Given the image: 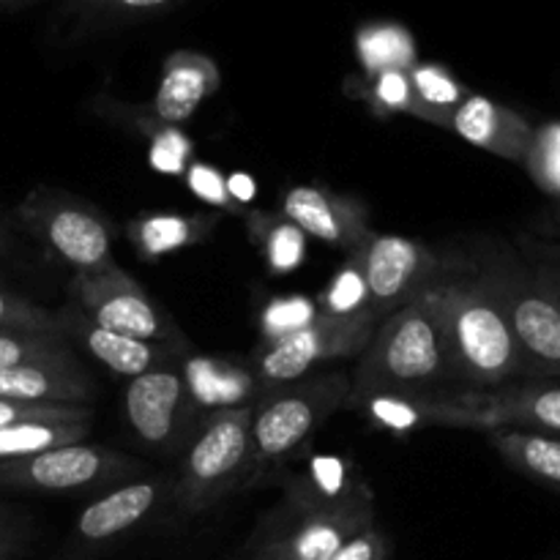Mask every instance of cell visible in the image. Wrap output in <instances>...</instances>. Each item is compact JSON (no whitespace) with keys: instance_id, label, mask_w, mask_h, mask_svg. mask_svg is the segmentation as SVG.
Returning <instances> with one entry per match:
<instances>
[{"instance_id":"7a4b0ae2","label":"cell","mask_w":560,"mask_h":560,"mask_svg":"<svg viewBox=\"0 0 560 560\" xmlns=\"http://www.w3.org/2000/svg\"><path fill=\"white\" fill-rule=\"evenodd\" d=\"M432 288L375 328L370 345L361 353L350 397L427 392L446 381L448 370Z\"/></svg>"},{"instance_id":"7402d4cb","label":"cell","mask_w":560,"mask_h":560,"mask_svg":"<svg viewBox=\"0 0 560 560\" xmlns=\"http://www.w3.org/2000/svg\"><path fill=\"white\" fill-rule=\"evenodd\" d=\"M91 421H16L0 427V463L31 457L55 446L82 443Z\"/></svg>"},{"instance_id":"277c9868","label":"cell","mask_w":560,"mask_h":560,"mask_svg":"<svg viewBox=\"0 0 560 560\" xmlns=\"http://www.w3.org/2000/svg\"><path fill=\"white\" fill-rule=\"evenodd\" d=\"M348 397L350 381L342 372L268 394L252 413V468H277L293 457Z\"/></svg>"},{"instance_id":"4dcf8cb0","label":"cell","mask_w":560,"mask_h":560,"mask_svg":"<svg viewBox=\"0 0 560 560\" xmlns=\"http://www.w3.org/2000/svg\"><path fill=\"white\" fill-rule=\"evenodd\" d=\"M386 556H388V539L375 528V525H372V528L361 530L359 536H353V539H350L331 560H386Z\"/></svg>"},{"instance_id":"3957f363","label":"cell","mask_w":560,"mask_h":560,"mask_svg":"<svg viewBox=\"0 0 560 560\" xmlns=\"http://www.w3.org/2000/svg\"><path fill=\"white\" fill-rule=\"evenodd\" d=\"M501 304L525 361V375L560 377V304L539 268L495 252L479 273Z\"/></svg>"},{"instance_id":"e575fe53","label":"cell","mask_w":560,"mask_h":560,"mask_svg":"<svg viewBox=\"0 0 560 560\" xmlns=\"http://www.w3.org/2000/svg\"><path fill=\"white\" fill-rule=\"evenodd\" d=\"M539 268V273L541 277H545V282L550 284V290L552 293H556V299H558V304H560V260H556V262H541V266H536Z\"/></svg>"},{"instance_id":"f546056e","label":"cell","mask_w":560,"mask_h":560,"mask_svg":"<svg viewBox=\"0 0 560 560\" xmlns=\"http://www.w3.org/2000/svg\"><path fill=\"white\" fill-rule=\"evenodd\" d=\"M16 421H93V410L85 405H33L0 399V427Z\"/></svg>"},{"instance_id":"484cf974","label":"cell","mask_w":560,"mask_h":560,"mask_svg":"<svg viewBox=\"0 0 560 560\" xmlns=\"http://www.w3.org/2000/svg\"><path fill=\"white\" fill-rule=\"evenodd\" d=\"M359 52L372 74L386 69H410L413 66V44L408 33L394 25L364 27L359 36Z\"/></svg>"},{"instance_id":"d4e9b609","label":"cell","mask_w":560,"mask_h":560,"mask_svg":"<svg viewBox=\"0 0 560 560\" xmlns=\"http://www.w3.org/2000/svg\"><path fill=\"white\" fill-rule=\"evenodd\" d=\"M71 361L74 359L60 337L0 331V372L27 364H71Z\"/></svg>"},{"instance_id":"ba28073f","label":"cell","mask_w":560,"mask_h":560,"mask_svg":"<svg viewBox=\"0 0 560 560\" xmlns=\"http://www.w3.org/2000/svg\"><path fill=\"white\" fill-rule=\"evenodd\" d=\"M20 219L52 255L69 262L74 273L96 271L115 262L109 230L96 213L77 206L69 197L33 191L20 206Z\"/></svg>"},{"instance_id":"cb8c5ba5","label":"cell","mask_w":560,"mask_h":560,"mask_svg":"<svg viewBox=\"0 0 560 560\" xmlns=\"http://www.w3.org/2000/svg\"><path fill=\"white\" fill-rule=\"evenodd\" d=\"M523 167L541 195L550 197L552 206L560 208V118L534 126Z\"/></svg>"},{"instance_id":"9a60e30c","label":"cell","mask_w":560,"mask_h":560,"mask_svg":"<svg viewBox=\"0 0 560 560\" xmlns=\"http://www.w3.org/2000/svg\"><path fill=\"white\" fill-rule=\"evenodd\" d=\"M448 129L470 145L514 164H523L534 135V126L525 115L479 93H468L463 98V104L452 113Z\"/></svg>"},{"instance_id":"ffe728a7","label":"cell","mask_w":560,"mask_h":560,"mask_svg":"<svg viewBox=\"0 0 560 560\" xmlns=\"http://www.w3.org/2000/svg\"><path fill=\"white\" fill-rule=\"evenodd\" d=\"M159 501V487L153 481H135L98 498L91 506L82 509L77 517V536L88 545H102L126 534L148 517Z\"/></svg>"},{"instance_id":"d590c367","label":"cell","mask_w":560,"mask_h":560,"mask_svg":"<svg viewBox=\"0 0 560 560\" xmlns=\"http://www.w3.org/2000/svg\"><path fill=\"white\" fill-rule=\"evenodd\" d=\"M20 558V539H0V560Z\"/></svg>"},{"instance_id":"5b68a950","label":"cell","mask_w":560,"mask_h":560,"mask_svg":"<svg viewBox=\"0 0 560 560\" xmlns=\"http://www.w3.org/2000/svg\"><path fill=\"white\" fill-rule=\"evenodd\" d=\"M252 408H230L206 421L175 485V501L184 512L213 506L252 468Z\"/></svg>"},{"instance_id":"5bb4252c","label":"cell","mask_w":560,"mask_h":560,"mask_svg":"<svg viewBox=\"0 0 560 560\" xmlns=\"http://www.w3.org/2000/svg\"><path fill=\"white\" fill-rule=\"evenodd\" d=\"M282 213L295 230L317 241L355 252L370 238V222L359 200L331 195L317 186H295L282 202Z\"/></svg>"},{"instance_id":"f1b7e54d","label":"cell","mask_w":560,"mask_h":560,"mask_svg":"<svg viewBox=\"0 0 560 560\" xmlns=\"http://www.w3.org/2000/svg\"><path fill=\"white\" fill-rule=\"evenodd\" d=\"M372 102L388 113H408L421 118V104L416 98L408 69H386L372 74Z\"/></svg>"},{"instance_id":"7c38bea8","label":"cell","mask_w":560,"mask_h":560,"mask_svg":"<svg viewBox=\"0 0 560 560\" xmlns=\"http://www.w3.org/2000/svg\"><path fill=\"white\" fill-rule=\"evenodd\" d=\"M366 419L383 430L408 432L419 427H470L485 432L481 424V392H408V394H372V397H348Z\"/></svg>"},{"instance_id":"44dd1931","label":"cell","mask_w":560,"mask_h":560,"mask_svg":"<svg viewBox=\"0 0 560 560\" xmlns=\"http://www.w3.org/2000/svg\"><path fill=\"white\" fill-rule=\"evenodd\" d=\"M485 435L503 463L560 495V438L517 430V427H498L487 430Z\"/></svg>"},{"instance_id":"6da1fadb","label":"cell","mask_w":560,"mask_h":560,"mask_svg":"<svg viewBox=\"0 0 560 560\" xmlns=\"http://www.w3.org/2000/svg\"><path fill=\"white\" fill-rule=\"evenodd\" d=\"M448 377L490 392L525 375V361L501 304L481 277L432 288Z\"/></svg>"},{"instance_id":"f35d334b","label":"cell","mask_w":560,"mask_h":560,"mask_svg":"<svg viewBox=\"0 0 560 560\" xmlns=\"http://www.w3.org/2000/svg\"><path fill=\"white\" fill-rule=\"evenodd\" d=\"M9 249H11V238H9V233H5L3 224H0V255H5Z\"/></svg>"},{"instance_id":"e0dca14e","label":"cell","mask_w":560,"mask_h":560,"mask_svg":"<svg viewBox=\"0 0 560 560\" xmlns=\"http://www.w3.org/2000/svg\"><path fill=\"white\" fill-rule=\"evenodd\" d=\"M481 424L487 430L517 427L560 438V383H523L481 392Z\"/></svg>"},{"instance_id":"9c48e42d","label":"cell","mask_w":560,"mask_h":560,"mask_svg":"<svg viewBox=\"0 0 560 560\" xmlns=\"http://www.w3.org/2000/svg\"><path fill=\"white\" fill-rule=\"evenodd\" d=\"M350 255L359 257L370 310L381 323L432 288L438 260L419 241L405 235H370Z\"/></svg>"},{"instance_id":"30bf717a","label":"cell","mask_w":560,"mask_h":560,"mask_svg":"<svg viewBox=\"0 0 560 560\" xmlns=\"http://www.w3.org/2000/svg\"><path fill=\"white\" fill-rule=\"evenodd\" d=\"M295 514L293 523L266 541L257 560H331L353 536L372 528L375 506L370 487L361 485L331 506Z\"/></svg>"},{"instance_id":"d6986e66","label":"cell","mask_w":560,"mask_h":560,"mask_svg":"<svg viewBox=\"0 0 560 560\" xmlns=\"http://www.w3.org/2000/svg\"><path fill=\"white\" fill-rule=\"evenodd\" d=\"M0 399L33 405H82L93 399V386L71 364H27L0 372Z\"/></svg>"},{"instance_id":"4fadbf2b","label":"cell","mask_w":560,"mask_h":560,"mask_svg":"<svg viewBox=\"0 0 560 560\" xmlns=\"http://www.w3.org/2000/svg\"><path fill=\"white\" fill-rule=\"evenodd\" d=\"M189 413V386L180 372L159 366L131 377L126 388V419L148 446H173L184 432Z\"/></svg>"},{"instance_id":"836d02e7","label":"cell","mask_w":560,"mask_h":560,"mask_svg":"<svg viewBox=\"0 0 560 560\" xmlns=\"http://www.w3.org/2000/svg\"><path fill=\"white\" fill-rule=\"evenodd\" d=\"M107 5H115L120 11H151L159 9V5L170 3V0H104Z\"/></svg>"},{"instance_id":"4316f807","label":"cell","mask_w":560,"mask_h":560,"mask_svg":"<svg viewBox=\"0 0 560 560\" xmlns=\"http://www.w3.org/2000/svg\"><path fill=\"white\" fill-rule=\"evenodd\" d=\"M0 331L11 334H47V337H63L60 320L42 310L38 304L11 295L0 288Z\"/></svg>"},{"instance_id":"d6a6232c","label":"cell","mask_w":560,"mask_h":560,"mask_svg":"<svg viewBox=\"0 0 560 560\" xmlns=\"http://www.w3.org/2000/svg\"><path fill=\"white\" fill-rule=\"evenodd\" d=\"M301 230L295 228H284L282 233V241H279V235H273L271 241V260L273 266L279 268V271H288V268H293L295 262H299V257L304 255V235L299 238Z\"/></svg>"},{"instance_id":"52a82bcc","label":"cell","mask_w":560,"mask_h":560,"mask_svg":"<svg viewBox=\"0 0 560 560\" xmlns=\"http://www.w3.org/2000/svg\"><path fill=\"white\" fill-rule=\"evenodd\" d=\"M69 295L71 304L88 320L107 328V331L159 345H170V339H178L173 323L156 310L145 290L129 273L120 271L115 262L96 268V271L74 273Z\"/></svg>"},{"instance_id":"8d00e7d4","label":"cell","mask_w":560,"mask_h":560,"mask_svg":"<svg viewBox=\"0 0 560 560\" xmlns=\"http://www.w3.org/2000/svg\"><path fill=\"white\" fill-rule=\"evenodd\" d=\"M0 539H20V534L14 528V520L5 512H0Z\"/></svg>"},{"instance_id":"8992f818","label":"cell","mask_w":560,"mask_h":560,"mask_svg":"<svg viewBox=\"0 0 560 560\" xmlns=\"http://www.w3.org/2000/svg\"><path fill=\"white\" fill-rule=\"evenodd\" d=\"M381 326L372 312L359 315H320L317 320L279 334L257 355V375L266 383H290L315 364L364 353L372 334Z\"/></svg>"},{"instance_id":"603a6c76","label":"cell","mask_w":560,"mask_h":560,"mask_svg":"<svg viewBox=\"0 0 560 560\" xmlns=\"http://www.w3.org/2000/svg\"><path fill=\"white\" fill-rule=\"evenodd\" d=\"M408 74L410 82H413L416 98L421 104V120H430V124L448 129L452 113L463 104L468 91L446 69L435 63H413Z\"/></svg>"},{"instance_id":"8fae6325","label":"cell","mask_w":560,"mask_h":560,"mask_svg":"<svg viewBox=\"0 0 560 560\" xmlns=\"http://www.w3.org/2000/svg\"><path fill=\"white\" fill-rule=\"evenodd\" d=\"M131 468L135 465L129 459L107 448L69 443V446H55L31 457L0 463V487L69 492L113 481L115 476L129 474Z\"/></svg>"},{"instance_id":"74e56055","label":"cell","mask_w":560,"mask_h":560,"mask_svg":"<svg viewBox=\"0 0 560 560\" xmlns=\"http://www.w3.org/2000/svg\"><path fill=\"white\" fill-rule=\"evenodd\" d=\"M547 230L560 238V208H552V217L547 219Z\"/></svg>"},{"instance_id":"83f0119b","label":"cell","mask_w":560,"mask_h":560,"mask_svg":"<svg viewBox=\"0 0 560 560\" xmlns=\"http://www.w3.org/2000/svg\"><path fill=\"white\" fill-rule=\"evenodd\" d=\"M323 315H359V312H372L370 299H366L364 273H361L359 257L350 255L348 268H342L328 293L323 295Z\"/></svg>"},{"instance_id":"ac0fdd59","label":"cell","mask_w":560,"mask_h":560,"mask_svg":"<svg viewBox=\"0 0 560 560\" xmlns=\"http://www.w3.org/2000/svg\"><path fill=\"white\" fill-rule=\"evenodd\" d=\"M219 88V71L211 58L200 52L170 55L164 63L162 82H159L156 98H153V113L167 124H184L186 118L197 113L202 98Z\"/></svg>"},{"instance_id":"1f68e13d","label":"cell","mask_w":560,"mask_h":560,"mask_svg":"<svg viewBox=\"0 0 560 560\" xmlns=\"http://www.w3.org/2000/svg\"><path fill=\"white\" fill-rule=\"evenodd\" d=\"M189 186L202 197V200H211L217 206H228V184H224L222 175L217 170L206 167V164H195L189 170Z\"/></svg>"},{"instance_id":"2e32d148","label":"cell","mask_w":560,"mask_h":560,"mask_svg":"<svg viewBox=\"0 0 560 560\" xmlns=\"http://www.w3.org/2000/svg\"><path fill=\"white\" fill-rule=\"evenodd\" d=\"M60 320V331L69 334L71 339L82 345L98 364L113 370L115 375L137 377L142 372H151L164 366V361L173 359L175 348L173 345H159V342H142V339L124 337V334L107 331V328L96 326L88 320L74 304L66 306Z\"/></svg>"}]
</instances>
